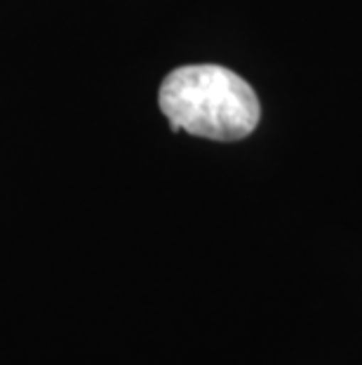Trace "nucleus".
Here are the masks:
<instances>
[{
    "label": "nucleus",
    "mask_w": 362,
    "mask_h": 365,
    "mask_svg": "<svg viewBox=\"0 0 362 365\" xmlns=\"http://www.w3.org/2000/svg\"><path fill=\"white\" fill-rule=\"evenodd\" d=\"M160 111L172 132L238 142L259 125L261 104L252 85L219 64L179 66L165 76L158 92Z\"/></svg>",
    "instance_id": "nucleus-1"
}]
</instances>
